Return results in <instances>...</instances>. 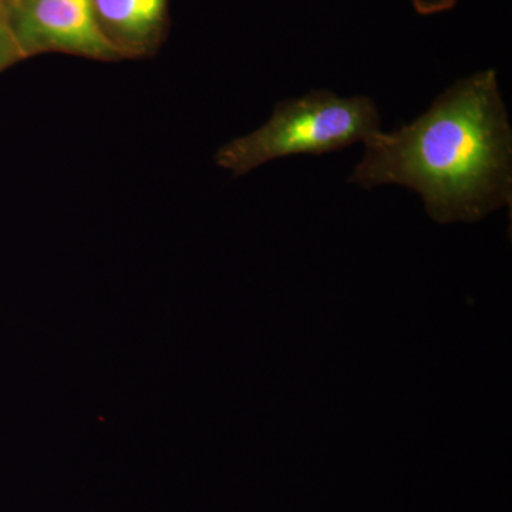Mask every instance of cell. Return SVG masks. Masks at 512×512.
I'll list each match as a JSON object with an SVG mask.
<instances>
[{
  "label": "cell",
  "instance_id": "3957f363",
  "mask_svg": "<svg viewBox=\"0 0 512 512\" xmlns=\"http://www.w3.org/2000/svg\"><path fill=\"white\" fill-rule=\"evenodd\" d=\"M10 30L23 59L64 53L120 62L94 23L92 0H6Z\"/></svg>",
  "mask_w": 512,
  "mask_h": 512
},
{
  "label": "cell",
  "instance_id": "8992f818",
  "mask_svg": "<svg viewBox=\"0 0 512 512\" xmlns=\"http://www.w3.org/2000/svg\"><path fill=\"white\" fill-rule=\"evenodd\" d=\"M460 0H410L413 9L421 16L441 15L456 8Z\"/></svg>",
  "mask_w": 512,
  "mask_h": 512
},
{
  "label": "cell",
  "instance_id": "52a82bcc",
  "mask_svg": "<svg viewBox=\"0 0 512 512\" xmlns=\"http://www.w3.org/2000/svg\"><path fill=\"white\" fill-rule=\"evenodd\" d=\"M0 3H3V6H5L6 0H0Z\"/></svg>",
  "mask_w": 512,
  "mask_h": 512
},
{
  "label": "cell",
  "instance_id": "277c9868",
  "mask_svg": "<svg viewBox=\"0 0 512 512\" xmlns=\"http://www.w3.org/2000/svg\"><path fill=\"white\" fill-rule=\"evenodd\" d=\"M171 0H92L101 37L120 60L153 57L170 32Z\"/></svg>",
  "mask_w": 512,
  "mask_h": 512
},
{
  "label": "cell",
  "instance_id": "6da1fadb",
  "mask_svg": "<svg viewBox=\"0 0 512 512\" xmlns=\"http://www.w3.org/2000/svg\"><path fill=\"white\" fill-rule=\"evenodd\" d=\"M348 181L363 190L409 188L440 224L511 205L512 128L497 70L458 79L412 123L379 131Z\"/></svg>",
  "mask_w": 512,
  "mask_h": 512
},
{
  "label": "cell",
  "instance_id": "5b68a950",
  "mask_svg": "<svg viewBox=\"0 0 512 512\" xmlns=\"http://www.w3.org/2000/svg\"><path fill=\"white\" fill-rule=\"evenodd\" d=\"M22 60L25 59H23L18 43H16L12 30H10L5 6L0 3V73L22 62Z\"/></svg>",
  "mask_w": 512,
  "mask_h": 512
},
{
  "label": "cell",
  "instance_id": "7a4b0ae2",
  "mask_svg": "<svg viewBox=\"0 0 512 512\" xmlns=\"http://www.w3.org/2000/svg\"><path fill=\"white\" fill-rule=\"evenodd\" d=\"M382 131L379 109L369 96L342 97L330 90L278 101L261 127L218 148L215 164L232 177L292 156H323L365 144Z\"/></svg>",
  "mask_w": 512,
  "mask_h": 512
}]
</instances>
